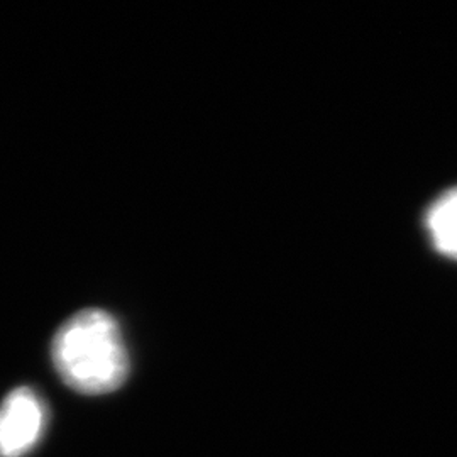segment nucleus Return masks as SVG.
Segmentation results:
<instances>
[{
    "label": "nucleus",
    "instance_id": "1",
    "mask_svg": "<svg viewBox=\"0 0 457 457\" xmlns=\"http://www.w3.org/2000/svg\"><path fill=\"white\" fill-rule=\"evenodd\" d=\"M51 356L66 385L85 395L114 392L129 373L120 327L109 312L100 309L70 317L53 337Z\"/></svg>",
    "mask_w": 457,
    "mask_h": 457
},
{
    "label": "nucleus",
    "instance_id": "2",
    "mask_svg": "<svg viewBox=\"0 0 457 457\" xmlns=\"http://www.w3.org/2000/svg\"><path fill=\"white\" fill-rule=\"evenodd\" d=\"M46 409L28 386L16 388L0 403V457H22L41 439Z\"/></svg>",
    "mask_w": 457,
    "mask_h": 457
},
{
    "label": "nucleus",
    "instance_id": "3",
    "mask_svg": "<svg viewBox=\"0 0 457 457\" xmlns=\"http://www.w3.org/2000/svg\"><path fill=\"white\" fill-rule=\"evenodd\" d=\"M425 228L436 251L457 262V187L444 192L430 205Z\"/></svg>",
    "mask_w": 457,
    "mask_h": 457
}]
</instances>
